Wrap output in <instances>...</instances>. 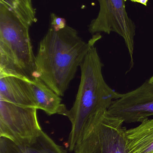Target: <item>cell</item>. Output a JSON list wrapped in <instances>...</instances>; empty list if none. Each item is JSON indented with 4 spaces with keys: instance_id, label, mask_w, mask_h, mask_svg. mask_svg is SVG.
<instances>
[{
    "instance_id": "obj_4",
    "label": "cell",
    "mask_w": 153,
    "mask_h": 153,
    "mask_svg": "<svg viewBox=\"0 0 153 153\" xmlns=\"http://www.w3.org/2000/svg\"><path fill=\"white\" fill-rule=\"evenodd\" d=\"M123 120L107 111L79 140L75 153H128Z\"/></svg>"
},
{
    "instance_id": "obj_3",
    "label": "cell",
    "mask_w": 153,
    "mask_h": 153,
    "mask_svg": "<svg viewBox=\"0 0 153 153\" xmlns=\"http://www.w3.org/2000/svg\"><path fill=\"white\" fill-rule=\"evenodd\" d=\"M30 27L0 3V76L35 78L36 56Z\"/></svg>"
},
{
    "instance_id": "obj_11",
    "label": "cell",
    "mask_w": 153,
    "mask_h": 153,
    "mask_svg": "<svg viewBox=\"0 0 153 153\" xmlns=\"http://www.w3.org/2000/svg\"><path fill=\"white\" fill-rule=\"evenodd\" d=\"M128 153H153V119H147L125 133Z\"/></svg>"
},
{
    "instance_id": "obj_8",
    "label": "cell",
    "mask_w": 153,
    "mask_h": 153,
    "mask_svg": "<svg viewBox=\"0 0 153 153\" xmlns=\"http://www.w3.org/2000/svg\"><path fill=\"white\" fill-rule=\"evenodd\" d=\"M29 80L0 76V99L17 105L37 108Z\"/></svg>"
},
{
    "instance_id": "obj_1",
    "label": "cell",
    "mask_w": 153,
    "mask_h": 153,
    "mask_svg": "<svg viewBox=\"0 0 153 153\" xmlns=\"http://www.w3.org/2000/svg\"><path fill=\"white\" fill-rule=\"evenodd\" d=\"M101 38L97 33L86 42L68 25L59 30L50 27L39 45L35 77L63 96L88 51Z\"/></svg>"
},
{
    "instance_id": "obj_2",
    "label": "cell",
    "mask_w": 153,
    "mask_h": 153,
    "mask_svg": "<svg viewBox=\"0 0 153 153\" xmlns=\"http://www.w3.org/2000/svg\"><path fill=\"white\" fill-rule=\"evenodd\" d=\"M103 66L97 48L93 46L80 65L81 82L74 103L63 115L72 126L67 142L71 152L113 102L123 94L108 85L102 74Z\"/></svg>"
},
{
    "instance_id": "obj_13",
    "label": "cell",
    "mask_w": 153,
    "mask_h": 153,
    "mask_svg": "<svg viewBox=\"0 0 153 153\" xmlns=\"http://www.w3.org/2000/svg\"><path fill=\"white\" fill-rule=\"evenodd\" d=\"M67 26L66 20L62 17H58L55 13L50 15V27L55 30L63 29Z\"/></svg>"
},
{
    "instance_id": "obj_12",
    "label": "cell",
    "mask_w": 153,
    "mask_h": 153,
    "mask_svg": "<svg viewBox=\"0 0 153 153\" xmlns=\"http://www.w3.org/2000/svg\"><path fill=\"white\" fill-rule=\"evenodd\" d=\"M19 18L31 26L37 22L36 10L31 0H0Z\"/></svg>"
},
{
    "instance_id": "obj_15",
    "label": "cell",
    "mask_w": 153,
    "mask_h": 153,
    "mask_svg": "<svg viewBox=\"0 0 153 153\" xmlns=\"http://www.w3.org/2000/svg\"><path fill=\"white\" fill-rule=\"evenodd\" d=\"M149 80L150 81V82H153V75L151 77V78H150V79H149Z\"/></svg>"
},
{
    "instance_id": "obj_5",
    "label": "cell",
    "mask_w": 153,
    "mask_h": 153,
    "mask_svg": "<svg viewBox=\"0 0 153 153\" xmlns=\"http://www.w3.org/2000/svg\"><path fill=\"white\" fill-rule=\"evenodd\" d=\"M37 110L0 99V137L22 145L31 143L42 131Z\"/></svg>"
},
{
    "instance_id": "obj_6",
    "label": "cell",
    "mask_w": 153,
    "mask_h": 153,
    "mask_svg": "<svg viewBox=\"0 0 153 153\" xmlns=\"http://www.w3.org/2000/svg\"><path fill=\"white\" fill-rule=\"evenodd\" d=\"M99 10L98 15L89 26L92 34L115 32L122 37L130 57V68L134 66V52L136 27L128 16L124 0H98Z\"/></svg>"
},
{
    "instance_id": "obj_10",
    "label": "cell",
    "mask_w": 153,
    "mask_h": 153,
    "mask_svg": "<svg viewBox=\"0 0 153 153\" xmlns=\"http://www.w3.org/2000/svg\"><path fill=\"white\" fill-rule=\"evenodd\" d=\"M0 153H66L43 131L31 143L18 144L5 137H0Z\"/></svg>"
},
{
    "instance_id": "obj_7",
    "label": "cell",
    "mask_w": 153,
    "mask_h": 153,
    "mask_svg": "<svg viewBox=\"0 0 153 153\" xmlns=\"http://www.w3.org/2000/svg\"><path fill=\"white\" fill-rule=\"evenodd\" d=\"M107 111L126 123H141L153 116V82L148 79L138 88L122 94L113 102Z\"/></svg>"
},
{
    "instance_id": "obj_14",
    "label": "cell",
    "mask_w": 153,
    "mask_h": 153,
    "mask_svg": "<svg viewBox=\"0 0 153 153\" xmlns=\"http://www.w3.org/2000/svg\"><path fill=\"white\" fill-rule=\"evenodd\" d=\"M124 1L125 2L127 1H131L134 2L141 4L144 5V6H147L149 0H124Z\"/></svg>"
},
{
    "instance_id": "obj_9",
    "label": "cell",
    "mask_w": 153,
    "mask_h": 153,
    "mask_svg": "<svg viewBox=\"0 0 153 153\" xmlns=\"http://www.w3.org/2000/svg\"><path fill=\"white\" fill-rule=\"evenodd\" d=\"M29 83L37 109L43 111L49 116L56 114L63 116L67 108L62 103L60 96L37 77L29 80Z\"/></svg>"
}]
</instances>
